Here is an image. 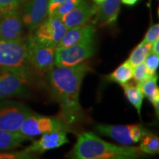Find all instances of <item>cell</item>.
Returning a JSON list of instances; mask_svg holds the SVG:
<instances>
[{
  "label": "cell",
  "mask_w": 159,
  "mask_h": 159,
  "mask_svg": "<svg viewBox=\"0 0 159 159\" xmlns=\"http://www.w3.org/2000/svg\"><path fill=\"white\" fill-rule=\"evenodd\" d=\"M96 29L91 24L73 27L67 30L61 41L56 46V49L65 48L78 43L94 42Z\"/></svg>",
  "instance_id": "cell-15"
},
{
  "label": "cell",
  "mask_w": 159,
  "mask_h": 159,
  "mask_svg": "<svg viewBox=\"0 0 159 159\" xmlns=\"http://www.w3.org/2000/svg\"><path fill=\"white\" fill-rule=\"evenodd\" d=\"M122 86L124 93L128 100L135 108L137 110L139 115L141 114L143 100L144 96L138 85H134L130 83H125L121 85Z\"/></svg>",
  "instance_id": "cell-19"
},
{
  "label": "cell",
  "mask_w": 159,
  "mask_h": 159,
  "mask_svg": "<svg viewBox=\"0 0 159 159\" xmlns=\"http://www.w3.org/2000/svg\"><path fill=\"white\" fill-rule=\"evenodd\" d=\"M140 142L139 149L142 152L147 154L158 153L159 139L155 134L146 131L142 136Z\"/></svg>",
  "instance_id": "cell-20"
},
{
  "label": "cell",
  "mask_w": 159,
  "mask_h": 159,
  "mask_svg": "<svg viewBox=\"0 0 159 159\" xmlns=\"http://www.w3.org/2000/svg\"><path fill=\"white\" fill-rule=\"evenodd\" d=\"M64 1L65 0H49L47 16H51L52 15L53 12L55 11V9Z\"/></svg>",
  "instance_id": "cell-29"
},
{
  "label": "cell",
  "mask_w": 159,
  "mask_h": 159,
  "mask_svg": "<svg viewBox=\"0 0 159 159\" xmlns=\"http://www.w3.org/2000/svg\"><path fill=\"white\" fill-rule=\"evenodd\" d=\"M105 0H93V2H94L96 5H100L101 3H102Z\"/></svg>",
  "instance_id": "cell-33"
},
{
  "label": "cell",
  "mask_w": 159,
  "mask_h": 159,
  "mask_svg": "<svg viewBox=\"0 0 159 159\" xmlns=\"http://www.w3.org/2000/svg\"><path fill=\"white\" fill-rule=\"evenodd\" d=\"M70 127L62 119L44 116L33 113L25 119L19 134L33 139L34 137L46 133L57 130L68 131Z\"/></svg>",
  "instance_id": "cell-6"
},
{
  "label": "cell",
  "mask_w": 159,
  "mask_h": 159,
  "mask_svg": "<svg viewBox=\"0 0 159 159\" xmlns=\"http://www.w3.org/2000/svg\"><path fill=\"white\" fill-rule=\"evenodd\" d=\"M134 75V67L130 65L128 61L119 65L115 70L107 77L108 80L122 85L128 83L133 78Z\"/></svg>",
  "instance_id": "cell-18"
},
{
  "label": "cell",
  "mask_w": 159,
  "mask_h": 159,
  "mask_svg": "<svg viewBox=\"0 0 159 159\" xmlns=\"http://www.w3.org/2000/svg\"><path fill=\"white\" fill-rule=\"evenodd\" d=\"M98 5L91 4L88 0H82L72 11L61 18L67 30L86 24L96 14Z\"/></svg>",
  "instance_id": "cell-13"
},
{
  "label": "cell",
  "mask_w": 159,
  "mask_h": 159,
  "mask_svg": "<svg viewBox=\"0 0 159 159\" xmlns=\"http://www.w3.org/2000/svg\"><path fill=\"white\" fill-rule=\"evenodd\" d=\"M152 49V43H144L141 42L136 46V47L130 53L128 62L133 67H136L141 63H144L145 59Z\"/></svg>",
  "instance_id": "cell-21"
},
{
  "label": "cell",
  "mask_w": 159,
  "mask_h": 159,
  "mask_svg": "<svg viewBox=\"0 0 159 159\" xmlns=\"http://www.w3.org/2000/svg\"><path fill=\"white\" fill-rule=\"evenodd\" d=\"M26 0H0V13L19 8Z\"/></svg>",
  "instance_id": "cell-27"
},
{
  "label": "cell",
  "mask_w": 159,
  "mask_h": 159,
  "mask_svg": "<svg viewBox=\"0 0 159 159\" xmlns=\"http://www.w3.org/2000/svg\"><path fill=\"white\" fill-rule=\"evenodd\" d=\"M157 81H158V76L155 75L154 76L147 80L140 85H139L143 95L146 97L150 102H152L156 97L159 96V89L157 86Z\"/></svg>",
  "instance_id": "cell-22"
},
{
  "label": "cell",
  "mask_w": 159,
  "mask_h": 159,
  "mask_svg": "<svg viewBox=\"0 0 159 159\" xmlns=\"http://www.w3.org/2000/svg\"><path fill=\"white\" fill-rule=\"evenodd\" d=\"M94 42L78 43L56 49L55 66L70 67L83 63L94 54Z\"/></svg>",
  "instance_id": "cell-10"
},
{
  "label": "cell",
  "mask_w": 159,
  "mask_h": 159,
  "mask_svg": "<svg viewBox=\"0 0 159 159\" xmlns=\"http://www.w3.org/2000/svg\"><path fill=\"white\" fill-rule=\"evenodd\" d=\"M151 103H152V105H153L155 111H156V115L157 116H158V114H159V96L156 97V98L152 100V102Z\"/></svg>",
  "instance_id": "cell-31"
},
{
  "label": "cell",
  "mask_w": 159,
  "mask_h": 159,
  "mask_svg": "<svg viewBox=\"0 0 159 159\" xmlns=\"http://www.w3.org/2000/svg\"><path fill=\"white\" fill-rule=\"evenodd\" d=\"M151 52L153 53H156L157 55H159V39L154 41V43L152 44V49Z\"/></svg>",
  "instance_id": "cell-30"
},
{
  "label": "cell",
  "mask_w": 159,
  "mask_h": 159,
  "mask_svg": "<svg viewBox=\"0 0 159 159\" xmlns=\"http://www.w3.org/2000/svg\"><path fill=\"white\" fill-rule=\"evenodd\" d=\"M28 45V61L31 68L40 74H47L55 66L56 47L27 39Z\"/></svg>",
  "instance_id": "cell-7"
},
{
  "label": "cell",
  "mask_w": 159,
  "mask_h": 159,
  "mask_svg": "<svg viewBox=\"0 0 159 159\" xmlns=\"http://www.w3.org/2000/svg\"><path fill=\"white\" fill-rule=\"evenodd\" d=\"M24 25L19 8L0 13V40L16 41L23 38Z\"/></svg>",
  "instance_id": "cell-11"
},
{
  "label": "cell",
  "mask_w": 159,
  "mask_h": 159,
  "mask_svg": "<svg viewBox=\"0 0 159 159\" xmlns=\"http://www.w3.org/2000/svg\"><path fill=\"white\" fill-rule=\"evenodd\" d=\"M33 113L22 102L2 99L0 101V130L19 133L25 119Z\"/></svg>",
  "instance_id": "cell-5"
},
{
  "label": "cell",
  "mask_w": 159,
  "mask_h": 159,
  "mask_svg": "<svg viewBox=\"0 0 159 159\" xmlns=\"http://www.w3.org/2000/svg\"><path fill=\"white\" fill-rule=\"evenodd\" d=\"M49 0H26L21 12V20L28 30L33 31L47 16Z\"/></svg>",
  "instance_id": "cell-12"
},
{
  "label": "cell",
  "mask_w": 159,
  "mask_h": 159,
  "mask_svg": "<svg viewBox=\"0 0 159 159\" xmlns=\"http://www.w3.org/2000/svg\"><path fill=\"white\" fill-rule=\"evenodd\" d=\"M31 70L4 69L0 70V101L27 95L31 84Z\"/></svg>",
  "instance_id": "cell-3"
},
{
  "label": "cell",
  "mask_w": 159,
  "mask_h": 159,
  "mask_svg": "<svg viewBox=\"0 0 159 159\" xmlns=\"http://www.w3.org/2000/svg\"><path fill=\"white\" fill-rule=\"evenodd\" d=\"M27 39L16 41L0 40V70L21 69L30 70Z\"/></svg>",
  "instance_id": "cell-4"
},
{
  "label": "cell",
  "mask_w": 159,
  "mask_h": 159,
  "mask_svg": "<svg viewBox=\"0 0 159 159\" xmlns=\"http://www.w3.org/2000/svg\"><path fill=\"white\" fill-rule=\"evenodd\" d=\"M139 0H121V2L123 4L127 5H130V6H133L138 2Z\"/></svg>",
  "instance_id": "cell-32"
},
{
  "label": "cell",
  "mask_w": 159,
  "mask_h": 159,
  "mask_svg": "<svg viewBox=\"0 0 159 159\" xmlns=\"http://www.w3.org/2000/svg\"><path fill=\"white\" fill-rule=\"evenodd\" d=\"M121 0H105L98 5L94 24L99 27L111 25L116 21L119 11Z\"/></svg>",
  "instance_id": "cell-16"
},
{
  "label": "cell",
  "mask_w": 159,
  "mask_h": 159,
  "mask_svg": "<svg viewBox=\"0 0 159 159\" xmlns=\"http://www.w3.org/2000/svg\"><path fill=\"white\" fill-rule=\"evenodd\" d=\"M81 1L82 0H65L55 9L51 16H55L61 19L77 7Z\"/></svg>",
  "instance_id": "cell-23"
},
{
  "label": "cell",
  "mask_w": 159,
  "mask_h": 159,
  "mask_svg": "<svg viewBox=\"0 0 159 159\" xmlns=\"http://www.w3.org/2000/svg\"><path fill=\"white\" fill-rule=\"evenodd\" d=\"M152 76H150L148 74L147 67L145 66L144 63H141L136 67L134 68V75H133V78H134L135 83H136V85H140L142 83H144L145 80L150 79Z\"/></svg>",
  "instance_id": "cell-24"
},
{
  "label": "cell",
  "mask_w": 159,
  "mask_h": 159,
  "mask_svg": "<svg viewBox=\"0 0 159 159\" xmlns=\"http://www.w3.org/2000/svg\"><path fill=\"white\" fill-rule=\"evenodd\" d=\"M91 67L85 63L70 67L56 66L47 73L51 94L61 108L62 119L67 125L79 122L83 116L80 91Z\"/></svg>",
  "instance_id": "cell-1"
},
{
  "label": "cell",
  "mask_w": 159,
  "mask_h": 159,
  "mask_svg": "<svg viewBox=\"0 0 159 159\" xmlns=\"http://www.w3.org/2000/svg\"><path fill=\"white\" fill-rule=\"evenodd\" d=\"M97 132L110 137L119 144L129 146L140 142L146 130L140 125H112L99 124L95 127Z\"/></svg>",
  "instance_id": "cell-8"
},
{
  "label": "cell",
  "mask_w": 159,
  "mask_h": 159,
  "mask_svg": "<svg viewBox=\"0 0 159 159\" xmlns=\"http://www.w3.org/2000/svg\"><path fill=\"white\" fill-rule=\"evenodd\" d=\"M67 29L61 19L55 16H47L30 35L36 42L56 46L66 32Z\"/></svg>",
  "instance_id": "cell-9"
},
{
  "label": "cell",
  "mask_w": 159,
  "mask_h": 159,
  "mask_svg": "<svg viewBox=\"0 0 159 159\" xmlns=\"http://www.w3.org/2000/svg\"><path fill=\"white\" fill-rule=\"evenodd\" d=\"M139 148L118 146L102 140L94 134L78 135L69 157L74 159H134L142 156Z\"/></svg>",
  "instance_id": "cell-2"
},
{
  "label": "cell",
  "mask_w": 159,
  "mask_h": 159,
  "mask_svg": "<svg viewBox=\"0 0 159 159\" xmlns=\"http://www.w3.org/2000/svg\"><path fill=\"white\" fill-rule=\"evenodd\" d=\"M29 140H32V139L19 133H10L0 130V152L15 150Z\"/></svg>",
  "instance_id": "cell-17"
},
{
  "label": "cell",
  "mask_w": 159,
  "mask_h": 159,
  "mask_svg": "<svg viewBox=\"0 0 159 159\" xmlns=\"http://www.w3.org/2000/svg\"><path fill=\"white\" fill-rule=\"evenodd\" d=\"M69 142L67 131H53L42 134L39 140L34 141L25 150L33 153H44L47 151L55 150Z\"/></svg>",
  "instance_id": "cell-14"
},
{
  "label": "cell",
  "mask_w": 159,
  "mask_h": 159,
  "mask_svg": "<svg viewBox=\"0 0 159 159\" xmlns=\"http://www.w3.org/2000/svg\"><path fill=\"white\" fill-rule=\"evenodd\" d=\"M159 39V25L155 24L152 25L144 35L142 42L144 43H153L155 41Z\"/></svg>",
  "instance_id": "cell-28"
},
{
  "label": "cell",
  "mask_w": 159,
  "mask_h": 159,
  "mask_svg": "<svg viewBox=\"0 0 159 159\" xmlns=\"http://www.w3.org/2000/svg\"><path fill=\"white\" fill-rule=\"evenodd\" d=\"M33 152H30L24 150L22 151H4L0 152V159H17V158H35Z\"/></svg>",
  "instance_id": "cell-26"
},
{
  "label": "cell",
  "mask_w": 159,
  "mask_h": 159,
  "mask_svg": "<svg viewBox=\"0 0 159 159\" xmlns=\"http://www.w3.org/2000/svg\"><path fill=\"white\" fill-rule=\"evenodd\" d=\"M144 64L147 67L148 74L150 76L156 75V71L159 66V56L156 53L150 52L144 61Z\"/></svg>",
  "instance_id": "cell-25"
}]
</instances>
